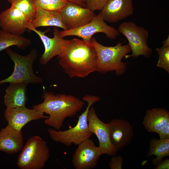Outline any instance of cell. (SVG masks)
Returning a JSON list of instances; mask_svg holds the SVG:
<instances>
[{
	"label": "cell",
	"mask_w": 169,
	"mask_h": 169,
	"mask_svg": "<svg viewBox=\"0 0 169 169\" xmlns=\"http://www.w3.org/2000/svg\"><path fill=\"white\" fill-rule=\"evenodd\" d=\"M58 59L70 78H84L97 71V54L91 42L76 38L69 40Z\"/></svg>",
	"instance_id": "obj_1"
},
{
	"label": "cell",
	"mask_w": 169,
	"mask_h": 169,
	"mask_svg": "<svg viewBox=\"0 0 169 169\" xmlns=\"http://www.w3.org/2000/svg\"><path fill=\"white\" fill-rule=\"evenodd\" d=\"M42 98L43 102L33 105V109L49 115L44 120L45 123L57 130H60L65 119L75 116L84 104L73 95L55 94L45 90Z\"/></svg>",
	"instance_id": "obj_2"
},
{
	"label": "cell",
	"mask_w": 169,
	"mask_h": 169,
	"mask_svg": "<svg viewBox=\"0 0 169 169\" xmlns=\"http://www.w3.org/2000/svg\"><path fill=\"white\" fill-rule=\"evenodd\" d=\"M91 42L97 54V71L104 74L115 71L118 76L124 74L127 64L122 62V59L131 51L129 44L123 45V43L119 42L115 46H106L99 43L94 37Z\"/></svg>",
	"instance_id": "obj_3"
},
{
	"label": "cell",
	"mask_w": 169,
	"mask_h": 169,
	"mask_svg": "<svg viewBox=\"0 0 169 169\" xmlns=\"http://www.w3.org/2000/svg\"><path fill=\"white\" fill-rule=\"evenodd\" d=\"M82 100L87 102L88 105L85 110L79 116L77 124L74 127L63 131L53 128L48 129V132L53 140L69 146L73 144L78 146L91 137L93 133L89 129L88 112L92 105L100 100V99L96 96L86 95L83 97Z\"/></svg>",
	"instance_id": "obj_4"
},
{
	"label": "cell",
	"mask_w": 169,
	"mask_h": 169,
	"mask_svg": "<svg viewBox=\"0 0 169 169\" xmlns=\"http://www.w3.org/2000/svg\"><path fill=\"white\" fill-rule=\"evenodd\" d=\"M5 52L14 64L12 74L8 78L0 80V84L6 83L22 82L37 84L42 83V79L36 75L33 70V64L38 57V52L32 49L26 55H21L8 48Z\"/></svg>",
	"instance_id": "obj_5"
},
{
	"label": "cell",
	"mask_w": 169,
	"mask_h": 169,
	"mask_svg": "<svg viewBox=\"0 0 169 169\" xmlns=\"http://www.w3.org/2000/svg\"><path fill=\"white\" fill-rule=\"evenodd\" d=\"M21 151L17 161L21 169H42L50 156L46 142L37 136L29 138Z\"/></svg>",
	"instance_id": "obj_6"
},
{
	"label": "cell",
	"mask_w": 169,
	"mask_h": 169,
	"mask_svg": "<svg viewBox=\"0 0 169 169\" xmlns=\"http://www.w3.org/2000/svg\"><path fill=\"white\" fill-rule=\"evenodd\" d=\"M118 30L126 37L132 52L131 55L125 56L126 58L131 57L136 58L140 55L147 58L151 57L152 50L148 45L149 34L146 28L129 21L121 23Z\"/></svg>",
	"instance_id": "obj_7"
},
{
	"label": "cell",
	"mask_w": 169,
	"mask_h": 169,
	"mask_svg": "<svg viewBox=\"0 0 169 169\" xmlns=\"http://www.w3.org/2000/svg\"><path fill=\"white\" fill-rule=\"evenodd\" d=\"M98 33H105L110 39H115L120 34L115 28L107 24L103 19L100 12L87 24L78 28L60 32L63 38L70 36H77L84 41L90 43L93 36Z\"/></svg>",
	"instance_id": "obj_8"
},
{
	"label": "cell",
	"mask_w": 169,
	"mask_h": 169,
	"mask_svg": "<svg viewBox=\"0 0 169 169\" xmlns=\"http://www.w3.org/2000/svg\"><path fill=\"white\" fill-rule=\"evenodd\" d=\"M87 119L89 130L97 136L99 142L98 147L102 154L115 155L117 151L111 142L107 123L104 122L98 118L93 107L90 108Z\"/></svg>",
	"instance_id": "obj_9"
},
{
	"label": "cell",
	"mask_w": 169,
	"mask_h": 169,
	"mask_svg": "<svg viewBox=\"0 0 169 169\" xmlns=\"http://www.w3.org/2000/svg\"><path fill=\"white\" fill-rule=\"evenodd\" d=\"M100 150L93 141L88 139L78 145L72 156V162L76 169H90L96 166Z\"/></svg>",
	"instance_id": "obj_10"
},
{
	"label": "cell",
	"mask_w": 169,
	"mask_h": 169,
	"mask_svg": "<svg viewBox=\"0 0 169 169\" xmlns=\"http://www.w3.org/2000/svg\"><path fill=\"white\" fill-rule=\"evenodd\" d=\"M60 12L63 22L67 30L87 24L96 15L91 9L70 2H68Z\"/></svg>",
	"instance_id": "obj_11"
},
{
	"label": "cell",
	"mask_w": 169,
	"mask_h": 169,
	"mask_svg": "<svg viewBox=\"0 0 169 169\" xmlns=\"http://www.w3.org/2000/svg\"><path fill=\"white\" fill-rule=\"evenodd\" d=\"M31 20L13 4L0 13L1 29L21 35L28 29Z\"/></svg>",
	"instance_id": "obj_12"
},
{
	"label": "cell",
	"mask_w": 169,
	"mask_h": 169,
	"mask_svg": "<svg viewBox=\"0 0 169 169\" xmlns=\"http://www.w3.org/2000/svg\"><path fill=\"white\" fill-rule=\"evenodd\" d=\"M50 28L43 31L32 28L33 31L40 37L44 48V51L39 60L40 63L42 65L46 64L50 60L56 56H59L68 43L69 40L64 39L60 34L59 30L56 28H53V38L49 37L45 33L49 31Z\"/></svg>",
	"instance_id": "obj_13"
},
{
	"label": "cell",
	"mask_w": 169,
	"mask_h": 169,
	"mask_svg": "<svg viewBox=\"0 0 169 169\" xmlns=\"http://www.w3.org/2000/svg\"><path fill=\"white\" fill-rule=\"evenodd\" d=\"M111 142L117 151L128 145L133 139V129L125 120L114 119L107 123Z\"/></svg>",
	"instance_id": "obj_14"
},
{
	"label": "cell",
	"mask_w": 169,
	"mask_h": 169,
	"mask_svg": "<svg viewBox=\"0 0 169 169\" xmlns=\"http://www.w3.org/2000/svg\"><path fill=\"white\" fill-rule=\"evenodd\" d=\"M4 117L8 125L15 130L20 131L29 122L42 118L46 119L48 116L44 113L34 109H29L25 106L13 108H6Z\"/></svg>",
	"instance_id": "obj_15"
},
{
	"label": "cell",
	"mask_w": 169,
	"mask_h": 169,
	"mask_svg": "<svg viewBox=\"0 0 169 169\" xmlns=\"http://www.w3.org/2000/svg\"><path fill=\"white\" fill-rule=\"evenodd\" d=\"M132 0H108L100 10L105 21L114 23L132 15Z\"/></svg>",
	"instance_id": "obj_16"
},
{
	"label": "cell",
	"mask_w": 169,
	"mask_h": 169,
	"mask_svg": "<svg viewBox=\"0 0 169 169\" xmlns=\"http://www.w3.org/2000/svg\"><path fill=\"white\" fill-rule=\"evenodd\" d=\"M22 130L18 131L8 125L0 131V151L8 154L21 151L23 147Z\"/></svg>",
	"instance_id": "obj_17"
},
{
	"label": "cell",
	"mask_w": 169,
	"mask_h": 169,
	"mask_svg": "<svg viewBox=\"0 0 169 169\" xmlns=\"http://www.w3.org/2000/svg\"><path fill=\"white\" fill-rule=\"evenodd\" d=\"M28 84L22 82L11 83L6 90L4 104L6 108L25 106L28 100L27 87Z\"/></svg>",
	"instance_id": "obj_18"
},
{
	"label": "cell",
	"mask_w": 169,
	"mask_h": 169,
	"mask_svg": "<svg viewBox=\"0 0 169 169\" xmlns=\"http://www.w3.org/2000/svg\"><path fill=\"white\" fill-rule=\"evenodd\" d=\"M35 17L31 21L28 29L40 27L54 26L60 28L63 30L67 29L64 25L60 11H51L36 8Z\"/></svg>",
	"instance_id": "obj_19"
},
{
	"label": "cell",
	"mask_w": 169,
	"mask_h": 169,
	"mask_svg": "<svg viewBox=\"0 0 169 169\" xmlns=\"http://www.w3.org/2000/svg\"><path fill=\"white\" fill-rule=\"evenodd\" d=\"M169 121V112L163 108H155L146 110L143 124L147 131L158 134Z\"/></svg>",
	"instance_id": "obj_20"
},
{
	"label": "cell",
	"mask_w": 169,
	"mask_h": 169,
	"mask_svg": "<svg viewBox=\"0 0 169 169\" xmlns=\"http://www.w3.org/2000/svg\"><path fill=\"white\" fill-rule=\"evenodd\" d=\"M149 145L147 156H156V158L151 161L154 165L156 166L164 157L169 156V139H157L153 138L150 141Z\"/></svg>",
	"instance_id": "obj_21"
},
{
	"label": "cell",
	"mask_w": 169,
	"mask_h": 169,
	"mask_svg": "<svg viewBox=\"0 0 169 169\" xmlns=\"http://www.w3.org/2000/svg\"><path fill=\"white\" fill-rule=\"evenodd\" d=\"M31 44V40L28 38L0 29V52L14 45L24 50Z\"/></svg>",
	"instance_id": "obj_22"
},
{
	"label": "cell",
	"mask_w": 169,
	"mask_h": 169,
	"mask_svg": "<svg viewBox=\"0 0 169 169\" xmlns=\"http://www.w3.org/2000/svg\"><path fill=\"white\" fill-rule=\"evenodd\" d=\"M22 12L30 20L35 17L36 7L34 0H7Z\"/></svg>",
	"instance_id": "obj_23"
},
{
	"label": "cell",
	"mask_w": 169,
	"mask_h": 169,
	"mask_svg": "<svg viewBox=\"0 0 169 169\" xmlns=\"http://www.w3.org/2000/svg\"><path fill=\"white\" fill-rule=\"evenodd\" d=\"M34 3L36 8L60 11L68 2L66 0H34Z\"/></svg>",
	"instance_id": "obj_24"
},
{
	"label": "cell",
	"mask_w": 169,
	"mask_h": 169,
	"mask_svg": "<svg viewBox=\"0 0 169 169\" xmlns=\"http://www.w3.org/2000/svg\"><path fill=\"white\" fill-rule=\"evenodd\" d=\"M159 55L157 66L169 73V46H162L156 49Z\"/></svg>",
	"instance_id": "obj_25"
},
{
	"label": "cell",
	"mask_w": 169,
	"mask_h": 169,
	"mask_svg": "<svg viewBox=\"0 0 169 169\" xmlns=\"http://www.w3.org/2000/svg\"><path fill=\"white\" fill-rule=\"evenodd\" d=\"M87 8L94 11L101 10L108 0H85Z\"/></svg>",
	"instance_id": "obj_26"
},
{
	"label": "cell",
	"mask_w": 169,
	"mask_h": 169,
	"mask_svg": "<svg viewBox=\"0 0 169 169\" xmlns=\"http://www.w3.org/2000/svg\"><path fill=\"white\" fill-rule=\"evenodd\" d=\"M123 158L120 156H113L109 163L111 169H122Z\"/></svg>",
	"instance_id": "obj_27"
},
{
	"label": "cell",
	"mask_w": 169,
	"mask_h": 169,
	"mask_svg": "<svg viewBox=\"0 0 169 169\" xmlns=\"http://www.w3.org/2000/svg\"><path fill=\"white\" fill-rule=\"evenodd\" d=\"M158 134L160 139H169V121L163 126Z\"/></svg>",
	"instance_id": "obj_28"
},
{
	"label": "cell",
	"mask_w": 169,
	"mask_h": 169,
	"mask_svg": "<svg viewBox=\"0 0 169 169\" xmlns=\"http://www.w3.org/2000/svg\"><path fill=\"white\" fill-rule=\"evenodd\" d=\"M155 169H169V159L166 158L160 161L154 167Z\"/></svg>",
	"instance_id": "obj_29"
},
{
	"label": "cell",
	"mask_w": 169,
	"mask_h": 169,
	"mask_svg": "<svg viewBox=\"0 0 169 169\" xmlns=\"http://www.w3.org/2000/svg\"><path fill=\"white\" fill-rule=\"evenodd\" d=\"M68 2L75 3L83 8H87L85 0H66Z\"/></svg>",
	"instance_id": "obj_30"
},
{
	"label": "cell",
	"mask_w": 169,
	"mask_h": 169,
	"mask_svg": "<svg viewBox=\"0 0 169 169\" xmlns=\"http://www.w3.org/2000/svg\"><path fill=\"white\" fill-rule=\"evenodd\" d=\"M162 46L164 47L169 46V37L165 40L163 41L162 42Z\"/></svg>",
	"instance_id": "obj_31"
}]
</instances>
